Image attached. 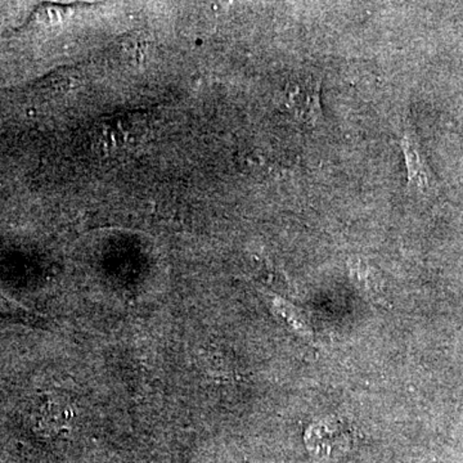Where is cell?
<instances>
[{
	"instance_id": "obj_2",
	"label": "cell",
	"mask_w": 463,
	"mask_h": 463,
	"mask_svg": "<svg viewBox=\"0 0 463 463\" xmlns=\"http://www.w3.org/2000/svg\"><path fill=\"white\" fill-rule=\"evenodd\" d=\"M405 165H407L408 185L417 194H425L432 190V174L412 132L407 130L402 139Z\"/></svg>"
},
{
	"instance_id": "obj_3",
	"label": "cell",
	"mask_w": 463,
	"mask_h": 463,
	"mask_svg": "<svg viewBox=\"0 0 463 463\" xmlns=\"http://www.w3.org/2000/svg\"><path fill=\"white\" fill-rule=\"evenodd\" d=\"M66 421H69V412L65 408L53 403V402H50L43 407L41 419H39V426L43 430L60 431Z\"/></svg>"
},
{
	"instance_id": "obj_1",
	"label": "cell",
	"mask_w": 463,
	"mask_h": 463,
	"mask_svg": "<svg viewBox=\"0 0 463 463\" xmlns=\"http://www.w3.org/2000/svg\"><path fill=\"white\" fill-rule=\"evenodd\" d=\"M285 105L292 118L313 124L321 118V85L312 76L289 81L285 90Z\"/></svg>"
},
{
	"instance_id": "obj_4",
	"label": "cell",
	"mask_w": 463,
	"mask_h": 463,
	"mask_svg": "<svg viewBox=\"0 0 463 463\" xmlns=\"http://www.w3.org/2000/svg\"><path fill=\"white\" fill-rule=\"evenodd\" d=\"M11 309L12 307L8 306L7 301L0 298V313H8L11 312Z\"/></svg>"
}]
</instances>
